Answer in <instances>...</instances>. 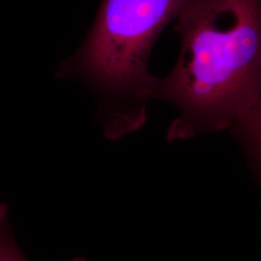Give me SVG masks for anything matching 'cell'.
Returning a JSON list of instances; mask_svg holds the SVG:
<instances>
[{
  "label": "cell",
  "instance_id": "3957f363",
  "mask_svg": "<svg viewBox=\"0 0 261 261\" xmlns=\"http://www.w3.org/2000/svg\"><path fill=\"white\" fill-rule=\"evenodd\" d=\"M0 261H30L19 250L9 224L8 207L0 201ZM69 261H85L75 257Z\"/></svg>",
  "mask_w": 261,
  "mask_h": 261
},
{
  "label": "cell",
  "instance_id": "7a4b0ae2",
  "mask_svg": "<svg viewBox=\"0 0 261 261\" xmlns=\"http://www.w3.org/2000/svg\"><path fill=\"white\" fill-rule=\"evenodd\" d=\"M189 0H102L83 45L64 60L57 76L86 83L100 98L109 140L140 129L157 77L148 59L159 34Z\"/></svg>",
  "mask_w": 261,
  "mask_h": 261
},
{
  "label": "cell",
  "instance_id": "6da1fadb",
  "mask_svg": "<svg viewBox=\"0 0 261 261\" xmlns=\"http://www.w3.org/2000/svg\"><path fill=\"white\" fill-rule=\"evenodd\" d=\"M177 62L152 98L179 115L168 141L231 130L255 179L260 171V0H189L178 15Z\"/></svg>",
  "mask_w": 261,
  "mask_h": 261
}]
</instances>
